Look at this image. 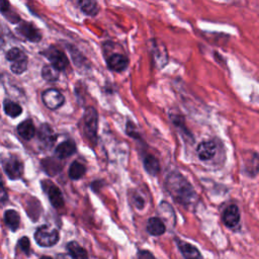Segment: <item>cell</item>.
Here are the masks:
<instances>
[{"mask_svg": "<svg viewBox=\"0 0 259 259\" xmlns=\"http://www.w3.org/2000/svg\"><path fill=\"white\" fill-rule=\"evenodd\" d=\"M165 187L171 196L183 205L191 204L195 198L196 193L188 180L179 172H171L165 180Z\"/></svg>", "mask_w": 259, "mask_h": 259, "instance_id": "1", "label": "cell"}, {"mask_svg": "<svg viewBox=\"0 0 259 259\" xmlns=\"http://www.w3.org/2000/svg\"><path fill=\"white\" fill-rule=\"evenodd\" d=\"M6 60L11 63L10 70L16 74L20 75L27 69V56L19 48H12L6 53Z\"/></svg>", "mask_w": 259, "mask_h": 259, "instance_id": "2", "label": "cell"}, {"mask_svg": "<svg viewBox=\"0 0 259 259\" xmlns=\"http://www.w3.org/2000/svg\"><path fill=\"white\" fill-rule=\"evenodd\" d=\"M34 240L41 247H52L59 241V232L57 229L44 225L35 231Z\"/></svg>", "mask_w": 259, "mask_h": 259, "instance_id": "3", "label": "cell"}, {"mask_svg": "<svg viewBox=\"0 0 259 259\" xmlns=\"http://www.w3.org/2000/svg\"><path fill=\"white\" fill-rule=\"evenodd\" d=\"M83 126L87 138L95 142L98 126V113L94 107L89 106L85 109L83 114Z\"/></svg>", "mask_w": 259, "mask_h": 259, "instance_id": "4", "label": "cell"}, {"mask_svg": "<svg viewBox=\"0 0 259 259\" xmlns=\"http://www.w3.org/2000/svg\"><path fill=\"white\" fill-rule=\"evenodd\" d=\"M46 58L50 61V64L54 66L59 71L65 70L69 65V60L64 52H62L59 49H56L54 47L48 48L46 52L42 53Z\"/></svg>", "mask_w": 259, "mask_h": 259, "instance_id": "5", "label": "cell"}, {"mask_svg": "<svg viewBox=\"0 0 259 259\" xmlns=\"http://www.w3.org/2000/svg\"><path fill=\"white\" fill-rule=\"evenodd\" d=\"M41 99L44 104L52 110L60 108L65 102L64 95L58 89H55V88H50L45 90L41 93Z\"/></svg>", "mask_w": 259, "mask_h": 259, "instance_id": "6", "label": "cell"}, {"mask_svg": "<svg viewBox=\"0 0 259 259\" xmlns=\"http://www.w3.org/2000/svg\"><path fill=\"white\" fill-rule=\"evenodd\" d=\"M2 165H3L4 172L10 179L14 180L21 177L23 172V165L18 158L11 156L6 160H4Z\"/></svg>", "mask_w": 259, "mask_h": 259, "instance_id": "7", "label": "cell"}, {"mask_svg": "<svg viewBox=\"0 0 259 259\" xmlns=\"http://www.w3.org/2000/svg\"><path fill=\"white\" fill-rule=\"evenodd\" d=\"M42 188L47 191L49 199L52 203V205L56 208H60L64 205V197L62 195V192L58 186H56L52 181L46 180L41 182Z\"/></svg>", "mask_w": 259, "mask_h": 259, "instance_id": "8", "label": "cell"}, {"mask_svg": "<svg viewBox=\"0 0 259 259\" xmlns=\"http://www.w3.org/2000/svg\"><path fill=\"white\" fill-rule=\"evenodd\" d=\"M16 31L22 35L23 37H25L26 39H28L29 41H33V42H37L41 39V33L38 30V28L31 22H22L20 23L17 28Z\"/></svg>", "mask_w": 259, "mask_h": 259, "instance_id": "9", "label": "cell"}, {"mask_svg": "<svg viewBox=\"0 0 259 259\" xmlns=\"http://www.w3.org/2000/svg\"><path fill=\"white\" fill-rule=\"evenodd\" d=\"M223 222L228 228H235L239 225L240 222V211L237 205H229L223 212Z\"/></svg>", "mask_w": 259, "mask_h": 259, "instance_id": "10", "label": "cell"}, {"mask_svg": "<svg viewBox=\"0 0 259 259\" xmlns=\"http://www.w3.org/2000/svg\"><path fill=\"white\" fill-rule=\"evenodd\" d=\"M106 63H107V67L110 70L115 72H122L128 66V59L124 55L115 53L107 58Z\"/></svg>", "mask_w": 259, "mask_h": 259, "instance_id": "11", "label": "cell"}, {"mask_svg": "<svg viewBox=\"0 0 259 259\" xmlns=\"http://www.w3.org/2000/svg\"><path fill=\"white\" fill-rule=\"evenodd\" d=\"M37 137H38V140L39 142L46 146V147H52L53 144L55 143L56 141V134L55 132L53 131L52 126L48 123H41L39 128L37 130Z\"/></svg>", "mask_w": 259, "mask_h": 259, "instance_id": "12", "label": "cell"}, {"mask_svg": "<svg viewBox=\"0 0 259 259\" xmlns=\"http://www.w3.org/2000/svg\"><path fill=\"white\" fill-rule=\"evenodd\" d=\"M217 152V145L212 141H204L201 142L196 149V153L198 158L201 161L210 160Z\"/></svg>", "mask_w": 259, "mask_h": 259, "instance_id": "13", "label": "cell"}, {"mask_svg": "<svg viewBox=\"0 0 259 259\" xmlns=\"http://www.w3.org/2000/svg\"><path fill=\"white\" fill-rule=\"evenodd\" d=\"M176 242L184 259H202L200 252L195 246L182 240H177Z\"/></svg>", "mask_w": 259, "mask_h": 259, "instance_id": "14", "label": "cell"}, {"mask_svg": "<svg viewBox=\"0 0 259 259\" xmlns=\"http://www.w3.org/2000/svg\"><path fill=\"white\" fill-rule=\"evenodd\" d=\"M76 144L71 140H67L57 146L55 153L58 159H65L72 156L76 152Z\"/></svg>", "mask_w": 259, "mask_h": 259, "instance_id": "15", "label": "cell"}, {"mask_svg": "<svg viewBox=\"0 0 259 259\" xmlns=\"http://www.w3.org/2000/svg\"><path fill=\"white\" fill-rule=\"evenodd\" d=\"M17 134L26 141L31 140L35 135V126L30 119H25L22 122H20L16 127Z\"/></svg>", "mask_w": 259, "mask_h": 259, "instance_id": "16", "label": "cell"}, {"mask_svg": "<svg viewBox=\"0 0 259 259\" xmlns=\"http://www.w3.org/2000/svg\"><path fill=\"white\" fill-rule=\"evenodd\" d=\"M148 233L152 236H161L166 231V226L160 218H150L146 227Z\"/></svg>", "mask_w": 259, "mask_h": 259, "instance_id": "17", "label": "cell"}, {"mask_svg": "<svg viewBox=\"0 0 259 259\" xmlns=\"http://www.w3.org/2000/svg\"><path fill=\"white\" fill-rule=\"evenodd\" d=\"M41 167L44 168L46 173L51 176L56 175L62 170V164L58 159L56 160L55 158H46L41 160Z\"/></svg>", "mask_w": 259, "mask_h": 259, "instance_id": "18", "label": "cell"}, {"mask_svg": "<svg viewBox=\"0 0 259 259\" xmlns=\"http://www.w3.org/2000/svg\"><path fill=\"white\" fill-rule=\"evenodd\" d=\"M67 250L73 259H88L87 251L75 241H71L67 244Z\"/></svg>", "mask_w": 259, "mask_h": 259, "instance_id": "19", "label": "cell"}, {"mask_svg": "<svg viewBox=\"0 0 259 259\" xmlns=\"http://www.w3.org/2000/svg\"><path fill=\"white\" fill-rule=\"evenodd\" d=\"M4 222L11 231H16L20 224L19 213L14 209H8L4 212Z\"/></svg>", "mask_w": 259, "mask_h": 259, "instance_id": "20", "label": "cell"}, {"mask_svg": "<svg viewBox=\"0 0 259 259\" xmlns=\"http://www.w3.org/2000/svg\"><path fill=\"white\" fill-rule=\"evenodd\" d=\"M85 173H86L85 165L78 161H74L71 164L69 171H68V175L72 180H78V179L82 178Z\"/></svg>", "mask_w": 259, "mask_h": 259, "instance_id": "21", "label": "cell"}, {"mask_svg": "<svg viewBox=\"0 0 259 259\" xmlns=\"http://www.w3.org/2000/svg\"><path fill=\"white\" fill-rule=\"evenodd\" d=\"M144 167L146 171L151 175H157L160 171V164L156 157L147 155L144 159Z\"/></svg>", "mask_w": 259, "mask_h": 259, "instance_id": "22", "label": "cell"}, {"mask_svg": "<svg viewBox=\"0 0 259 259\" xmlns=\"http://www.w3.org/2000/svg\"><path fill=\"white\" fill-rule=\"evenodd\" d=\"M3 109H4V112L10 117L19 116L22 112V107L18 103L8 99H6L3 102Z\"/></svg>", "mask_w": 259, "mask_h": 259, "instance_id": "23", "label": "cell"}, {"mask_svg": "<svg viewBox=\"0 0 259 259\" xmlns=\"http://www.w3.org/2000/svg\"><path fill=\"white\" fill-rule=\"evenodd\" d=\"M41 77L49 82H55L59 79L60 77V71L56 69L54 66L50 65H45L41 68Z\"/></svg>", "mask_w": 259, "mask_h": 259, "instance_id": "24", "label": "cell"}, {"mask_svg": "<svg viewBox=\"0 0 259 259\" xmlns=\"http://www.w3.org/2000/svg\"><path fill=\"white\" fill-rule=\"evenodd\" d=\"M79 6L80 9L87 15L89 16H95L98 11H99V7L97 2L95 1H87V0H82L79 2Z\"/></svg>", "mask_w": 259, "mask_h": 259, "instance_id": "25", "label": "cell"}, {"mask_svg": "<svg viewBox=\"0 0 259 259\" xmlns=\"http://www.w3.org/2000/svg\"><path fill=\"white\" fill-rule=\"evenodd\" d=\"M249 162H251V167L249 169H247V172L251 176H254L259 172V157L256 154H253V156Z\"/></svg>", "mask_w": 259, "mask_h": 259, "instance_id": "26", "label": "cell"}, {"mask_svg": "<svg viewBox=\"0 0 259 259\" xmlns=\"http://www.w3.org/2000/svg\"><path fill=\"white\" fill-rule=\"evenodd\" d=\"M18 246L20 247V249L26 253V254H29V246H30V243H29V240L27 237H22L19 239L18 241Z\"/></svg>", "mask_w": 259, "mask_h": 259, "instance_id": "27", "label": "cell"}, {"mask_svg": "<svg viewBox=\"0 0 259 259\" xmlns=\"http://www.w3.org/2000/svg\"><path fill=\"white\" fill-rule=\"evenodd\" d=\"M135 259H155L154 256L152 255V253H150L149 251H139L136 255Z\"/></svg>", "mask_w": 259, "mask_h": 259, "instance_id": "28", "label": "cell"}, {"mask_svg": "<svg viewBox=\"0 0 259 259\" xmlns=\"http://www.w3.org/2000/svg\"><path fill=\"white\" fill-rule=\"evenodd\" d=\"M134 201H135V204H136V206H137L138 208H143L144 205H145V201H144V199H143L140 195L136 196V198H135Z\"/></svg>", "mask_w": 259, "mask_h": 259, "instance_id": "29", "label": "cell"}, {"mask_svg": "<svg viewBox=\"0 0 259 259\" xmlns=\"http://www.w3.org/2000/svg\"><path fill=\"white\" fill-rule=\"evenodd\" d=\"M9 3L7 1H2L1 2V12L2 13H5L6 11L9 10Z\"/></svg>", "mask_w": 259, "mask_h": 259, "instance_id": "30", "label": "cell"}, {"mask_svg": "<svg viewBox=\"0 0 259 259\" xmlns=\"http://www.w3.org/2000/svg\"><path fill=\"white\" fill-rule=\"evenodd\" d=\"M57 259H73L70 255H67V254H63V253H61V254H59L58 256H57Z\"/></svg>", "mask_w": 259, "mask_h": 259, "instance_id": "31", "label": "cell"}, {"mask_svg": "<svg viewBox=\"0 0 259 259\" xmlns=\"http://www.w3.org/2000/svg\"><path fill=\"white\" fill-rule=\"evenodd\" d=\"M6 196V193H5V190H4V187L2 188V202H4V198Z\"/></svg>", "mask_w": 259, "mask_h": 259, "instance_id": "32", "label": "cell"}, {"mask_svg": "<svg viewBox=\"0 0 259 259\" xmlns=\"http://www.w3.org/2000/svg\"><path fill=\"white\" fill-rule=\"evenodd\" d=\"M39 259H52V258L49 257V256H42V257H40Z\"/></svg>", "mask_w": 259, "mask_h": 259, "instance_id": "33", "label": "cell"}]
</instances>
